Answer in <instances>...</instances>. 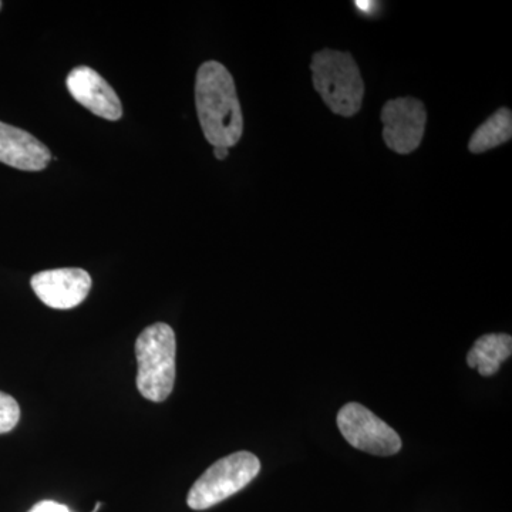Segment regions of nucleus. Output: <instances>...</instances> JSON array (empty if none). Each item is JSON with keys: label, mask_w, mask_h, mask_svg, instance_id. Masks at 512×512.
<instances>
[{"label": "nucleus", "mask_w": 512, "mask_h": 512, "mask_svg": "<svg viewBox=\"0 0 512 512\" xmlns=\"http://www.w3.org/2000/svg\"><path fill=\"white\" fill-rule=\"evenodd\" d=\"M195 106L208 143L214 147L237 146L244 133V117L227 67L214 60L202 64L195 80Z\"/></svg>", "instance_id": "1"}, {"label": "nucleus", "mask_w": 512, "mask_h": 512, "mask_svg": "<svg viewBox=\"0 0 512 512\" xmlns=\"http://www.w3.org/2000/svg\"><path fill=\"white\" fill-rule=\"evenodd\" d=\"M311 70L313 87L333 113L342 117L359 113L365 83L350 53L320 50L312 57Z\"/></svg>", "instance_id": "2"}, {"label": "nucleus", "mask_w": 512, "mask_h": 512, "mask_svg": "<svg viewBox=\"0 0 512 512\" xmlns=\"http://www.w3.org/2000/svg\"><path fill=\"white\" fill-rule=\"evenodd\" d=\"M177 340L167 323H154L136 340L138 363L137 389L144 399L163 403L170 397L175 383Z\"/></svg>", "instance_id": "3"}, {"label": "nucleus", "mask_w": 512, "mask_h": 512, "mask_svg": "<svg viewBox=\"0 0 512 512\" xmlns=\"http://www.w3.org/2000/svg\"><path fill=\"white\" fill-rule=\"evenodd\" d=\"M261 471V461L249 451H238L221 458L192 485L187 504L204 511L244 490Z\"/></svg>", "instance_id": "4"}, {"label": "nucleus", "mask_w": 512, "mask_h": 512, "mask_svg": "<svg viewBox=\"0 0 512 512\" xmlns=\"http://www.w3.org/2000/svg\"><path fill=\"white\" fill-rule=\"evenodd\" d=\"M340 433L350 446L375 456H393L402 450L396 430L359 403H348L338 413Z\"/></svg>", "instance_id": "5"}, {"label": "nucleus", "mask_w": 512, "mask_h": 512, "mask_svg": "<svg viewBox=\"0 0 512 512\" xmlns=\"http://www.w3.org/2000/svg\"><path fill=\"white\" fill-rule=\"evenodd\" d=\"M383 140L397 154H410L420 147L426 131L427 111L420 100L399 97L384 104L380 114Z\"/></svg>", "instance_id": "6"}, {"label": "nucleus", "mask_w": 512, "mask_h": 512, "mask_svg": "<svg viewBox=\"0 0 512 512\" xmlns=\"http://www.w3.org/2000/svg\"><path fill=\"white\" fill-rule=\"evenodd\" d=\"M30 285L46 306L67 311L87 298L92 289V276L80 268L50 269L33 275Z\"/></svg>", "instance_id": "7"}, {"label": "nucleus", "mask_w": 512, "mask_h": 512, "mask_svg": "<svg viewBox=\"0 0 512 512\" xmlns=\"http://www.w3.org/2000/svg\"><path fill=\"white\" fill-rule=\"evenodd\" d=\"M66 84L73 99L101 119L117 121L123 116L119 96L96 70L76 67L67 76Z\"/></svg>", "instance_id": "8"}, {"label": "nucleus", "mask_w": 512, "mask_h": 512, "mask_svg": "<svg viewBox=\"0 0 512 512\" xmlns=\"http://www.w3.org/2000/svg\"><path fill=\"white\" fill-rule=\"evenodd\" d=\"M52 160L49 148L35 136L0 121V163L22 171L45 170Z\"/></svg>", "instance_id": "9"}, {"label": "nucleus", "mask_w": 512, "mask_h": 512, "mask_svg": "<svg viewBox=\"0 0 512 512\" xmlns=\"http://www.w3.org/2000/svg\"><path fill=\"white\" fill-rule=\"evenodd\" d=\"M512 339L507 333H491L481 336L467 355L471 369H478L484 377L494 376L505 360L511 356Z\"/></svg>", "instance_id": "10"}, {"label": "nucleus", "mask_w": 512, "mask_h": 512, "mask_svg": "<svg viewBox=\"0 0 512 512\" xmlns=\"http://www.w3.org/2000/svg\"><path fill=\"white\" fill-rule=\"evenodd\" d=\"M512 114L511 110L500 109L495 111L485 123L477 128L476 133L468 143V150L474 154L485 153L501 146L511 140Z\"/></svg>", "instance_id": "11"}, {"label": "nucleus", "mask_w": 512, "mask_h": 512, "mask_svg": "<svg viewBox=\"0 0 512 512\" xmlns=\"http://www.w3.org/2000/svg\"><path fill=\"white\" fill-rule=\"evenodd\" d=\"M19 403L10 394L0 392V434L9 433L18 426Z\"/></svg>", "instance_id": "12"}, {"label": "nucleus", "mask_w": 512, "mask_h": 512, "mask_svg": "<svg viewBox=\"0 0 512 512\" xmlns=\"http://www.w3.org/2000/svg\"><path fill=\"white\" fill-rule=\"evenodd\" d=\"M100 503L97 504L96 510L93 512L99 511ZM28 512H72L69 510V507L64 504L56 503V501L52 500H43L40 503L33 505L32 508Z\"/></svg>", "instance_id": "13"}, {"label": "nucleus", "mask_w": 512, "mask_h": 512, "mask_svg": "<svg viewBox=\"0 0 512 512\" xmlns=\"http://www.w3.org/2000/svg\"><path fill=\"white\" fill-rule=\"evenodd\" d=\"M229 148L227 147H214V156L217 160H225L228 157Z\"/></svg>", "instance_id": "14"}, {"label": "nucleus", "mask_w": 512, "mask_h": 512, "mask_svg": "<svg viewBox=\"0 0 512 512\" xmlns=\"http://www.w3.org/2000/svg\"><path fill=\"white\" fill-rule=\"evenodd\" d=\"M357 8L360 10H365V12L369 13L372 10V6L375 5L373 2H356Z\"/></svg>", "instance_id": "15"}, {"label": "nucleus", "mask_w": 512, "mask_h": 512, "mask_svg": "<svg viewBox=\"0 0 512 512\" xmlns=\"http://www.w3.org/2000/svg\"><path fill=\"white\" fill-rule=\"evenodd\" d=\"M2 6H3V3H2V2H0V10H2Z\"/></svg>", "instance_id": "16"}]
</instances>
